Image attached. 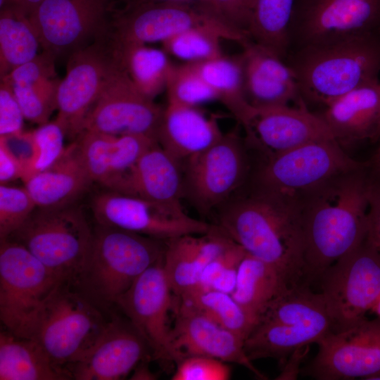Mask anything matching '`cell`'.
Listing matches in <instances>:
<instances>
[{"mask_svg": "<svg viewBox=\"0 0 380 380\" xmlns=\"http://www.w3.org/2000/svg\"><path fill=\"white\" fill-rule=\"evenodd\" d=\"M232 241L217 226L206 234L165 241L163 267L173 295L179 296L197 286L206 266Z\"/></svg>", "mask_w": 380, "mask_h": 380, "instance_id": "cell-26", "label": "cell"}, {"mask_svg": "<svg viewBox=\"0 0 380 380\" xmlns=\"http://www.w3.org/2000/svg\"><path fill=\"white\" fill-rule=\"evenodd\" d=\"M43 1L44 0H0V8L8 5H11L21 9L27 15H30Z\"/></svg>", "mask_w": 380, "mask_h": 380, "instance_id": "cell-50", "label": "cell"}, {"mask_svg": "<svg viewBox=\"0 0 380 380\" xmlns=\"http://www.w3.org/2000/svg\"><path fill=\"white\" fill-rule=\"evenodd\" d=\"M92 183L74 141L57 162L32 175L25 187L37 208H57L73 204Z\"/></svg>", "mask_w": 380, "mask_h": 380, "instance_id": "cell-29", "label": "cell"}, {"mask_svg": "<svg viewBox=\"0 0 380 380\" xmlns=\"http://www.w3.org/2000/svg\"><path fill=\"white\" fill-rule=\"evenodd\" d=\"M288 288L273 266L246 253L231 295L258 323L267 306Z\"/></svg>", "mask_w": 380, "mask_h": 380, "instance_id": "cell-31", "label": "cell"}, {"mask_svg": "<svg viewBox=\"0 0 380 380\" xmlns=\"http://www.w3.org/2000/svg\"><path fill=\"white\" fill-rule=\"evenodd\" d=\"M41 46L30 15L11 5L0 8V77L32 60Z\"/></svg>", "mask_w": 380, "mask_h": 380, "instance_id": "cell-32", "label": "cell"}, {"mask_svg": "<svg viewBox=\"0 0 380 380\" xmlns=\"http://www.w3.org/2000/svg\"><path fill=\"white\" fill-rule=\"evenodd\" d=\"M39 151L34 175L52 166L65 152V131L54 120L48 122L33 130Z\"/></svg>", "mask_w": 380, "mask_h": 380, "instance_id": "cell-43", "label": "cell"}, {"mask_svg": "<svg viewBox=\"0 0 380 380\" xmlns=\"http://www.w3.org/2000/svg\"><path fill=\"white\" fill-rule=\"evenodd\" d=\"M114 47L122 66L144 96L154 100L166 89L174 65L164 49L151 48L146 44Z\"/></svg>", "mask_w": 380, "mask_h": 380, "instance_id": "cell-35", "label": "cell"}, {"mask_svg": "<svg viewBox=\"0 0 380 380\" xmlns=\"http://www.w3.org/2000/svg\"><path fill=\"white\" fill-rule=\"evenodd\" d=\"M333 331L322 293L298 284L288 288L265 308L244 341L248 358L282 362L296 349L317 343Z\"/></svg>", "mask_w": 380, "mask_h": 380, "instance_id": "cell-5", "label": "cell"}, {"mask_svg": "<svg viewBox=\"0 0 380 380\" xmlns=\"http://www.w3.org/2000/svg\"><path fill=\"white\" fill-rule=\"evenodd\" d=\"M368 380H380V372L372 375Z\"/></svg>", "mask_w": 380, "mask_h": 380, "instance_id": "cell-56", "label": "cell"}, {"mask_svg": "<svg viewBox=\"0 0 380 380\" xmlns=\"http://www.w3.org/2000/svg\"><path fill=\"white\" fill-rule=\"evenodd\" d=\"M379 140H380V116H379V122H378V125H377V128L376 130L373 142H376V141H379Z\"/></svg>", "mask_w": 380, "mask_h": 380, "instance_id": "cell-55", "label": "cell"}, {"mask_svg": "<svg viewBox=\"0 0 380 380\" xmlns=\"http://www.w3.org/2000/svg\"><path fill=\"white\" fill-rule=\"evenodd\" d=\"M144 360L140 362L135 367L134 373L130 379L133 380H153L156 379V375L150 370L146 361Z\"/></svg>", "mask_w": 380, "mask_h": 380, "instance_id": "cell-51", "label": "cell"}, {"mask_svg": "<svg viewBox=\"0 0 380 380\" xmlns=\"http://www.w3.org/2000/svg\"><path fill=\"white\" fill-rule=\"evenodd\" d=\"M2 144L20 165L22 171V180L25 183L33 175L39 151L32 131H23L20 133L0 136Z\"/></svg>", "mask_w": 380, "mask_h": 380, "instance_id": "cell-44", "label": "cell"}, {"mask_svg": "<svg viewBox=\"0 0 380 380\" xmlns=\"http://www.w3.org/2000/svg\"><path fill=\"white\" fill-rule=\"evenodd\" d=\"M176 365L172 380H227L231 376L225 362L210 357L189 355Z\"/></svg>", "mask_w": 380, "mask_h": 380, "instance_id": "cell-42", "label": "cell"}, {"mask_svg": "<svg viewBox=\"0 0 380 380\" xmlns=\"http://www.w3.org/2000/svg\"><path fill=\"white\" fill-rule=\"evenodd\" d=\"M295 0H254L247 29L249 39L285 60Z\"/></svg>", "mask_w": 380, "mask_h": 380, "instance_id": "cell-34", "label": "cell"}, {"mask_svg": "<svg viewBox=\"0 0 380 380\" xmlns=\"http://www.w3.org/2000/svg\"><path fill=\"white\" fill-rule=\"evenodd\" d=\"M245 139L233 130L182 165L183 198L203 216H210L239 192L250 162Z\"/></svg>", "mask_w": 380, "mask_h": 380, "instance_id": "cell-9", "label": "cell"}, {"mask_svg": "<svg viewBox=\"0 0 380 380\" xmlns=\"http://www.w3.org/2000/svg\"><path fill=\"white\" fill-rule=\"evenodd\" d=\"M118 0H44L31 13L43 51L69 56L109 28Z\"/></svg>", "mask_w": 380, "mask_h": 380, "instance_id": "cell-15", "label": "cell"}, {"mask_svg": "<svg viewBox=\"0 0 380 380\" xmlns=\"http://www.w3.org/2000/svg\"><path fill=\"white\" fill-rule=\"evenodd\" d=\"M24 115L11 86L4 81L0 83V136H7L23 131Z\"/></svg>", "mask_w": 380, "mask_h": 380, "instance_id": "cell-46", "label": "cell"}, {"mask_svg": "<svg viewBox=\"0 0 380 380\" xmlns=\"http://www.w3.org/2000/svg\"><path fill=\"white\" fill-rule=\"evenodd\" d=\"M370 185L366 162L298 198L303 237V277L320 279L329 267L365 239Z\"/></svg>", "mask_w": 380, "mask_h": 380, "instance_id": "cell-1", "label": "cell"}, {"mask_svg": "<svg viewBox=\"0 0 380 380\" xmlns=\"http://www.w3.org/2000/svg\"><path fill=\"white\" fill-rule=\"evenodd\" d=\"M96 224L167 241L186 234H203L213 223L187 215L181 204L157 203L108 190L91 202Z\"/></svg>", "mask_w": 380, "mask_h": 380, "instance_id": "cell-14", "label": "cell"}, {"mask_svg": "<svg viewBox=\"0 0 380 380\" xmlns=\"http://www.w3.org/2000/svg\"><path fill=\"white\" fill-rule=\"evenodd\" d=\"M317 344V354L306 371L315 379L368 380L380 372V319L331 331Z\"/></svg>", "mask_w": 380, "mask_h": 380, "instance_id": "cell-19", "label": "cell"}, {"mask_svg": "<svg viewBox=\"0 0 380 380\" xmlns=\"http://www.w3.org/2000/svg\"><path fill=\"white\" fill-rule=\"evenodd\" d=\"M215 212L222 232L245 251L273 266L289 287L303 277V237L295 201L252 186Z\"/></svg>", "mask_w": 380, "mask_h": 380, "instance_id": "cell-2", "label": "cell"}, {"mask_svg": "<svg viewBox=\"0 0 380 380\" xmlns=\"http://www.w3.org/2000/svg\"><path fill=\"white\" fill-rule=\"evenodd\" d=\"M25 187L0 185V240L8 238L36 209Z\"/></svg>", "mask_w": 380, "mask_h": 380, "instance_id": "cell-41", "label": "cell"}, {"mask_svg": "<svg viewBox=\"0 0 380 380\" xmlns=\"http://www.w3.org/2000/svg\"><path fill=\"white\" fill-rule=\"evenodd\" d=\"M1 380H68L69 373L58 367L34 338L0 333Z\"/></svg>", "mask_w": 380, "mask_h": 380, "instance_id": "cell-30", "label": "cell"}, {"mask_svg": "<svg viewBox=\"0 0 380 380\" xmlns=\"http://www.w3.org/2000/svg\"><path fill=\"white\" fill-rule=\"evenodd\" d=\"M66 73L57 91L55 119L66 137L76 139L84 121L99 98L108 77L120 64L107 32L68 58Z\"/></svg>", "mask_w": 380, "mask_h": 380, "instance_id": "cell-13", "label": "cell"}, {"mask_svg": "<svg viewBox=\"0 0 380 380\" xmlns=\"http://www.w3.org/2000/svg\"><path fill=\"white\" fill-rule=\"evenodd\" d=\"M223 134L215 117H208L194 106L167 102L156 139L182 166L186 160L213 145Z\"/></svg>", "mask_w": 380, "mask_h": 380, "instance_id": "cell-27", "label": "cell"}, {"mask_svg": "<svg viewBox=\"0 0 380 380\" xmlns=\"http://www.w3.org/2000/svg\"><path fill=\"white\" fill-rule=\"evenodd\" d=\"M310 349V345L301 346L293 350L287 357L281 372L277 376V380H294L298 378L301 363L305 360Z\"/></svg>", "mask_w": 380, "mask_h": 380, "instance_id": "cell-49", "label": "cell"}, {"mask_svg": "<svg viewBox=\"0 0 380 380\" xmlns=\"http://www.w3.org/2000/svg\"><path fill=\"white\" fill-rule=\"evenodd\" d=\"M253 3L254 0H209L203 6L229 26L248 37Z\"/></svg>", "mask_w": 380, "mask_h": 380, "instance_id": "cell-45", "label": "cell"}, {"mask_svg": "<svg viewBox=\"0 0 380 380\" xmlns=\"http://www.w3.org/2000/svg\"><path fill=\"white\" fill-rule=\"evenodd\" d=\"M367 163L370 173L372 175L380 177V151H376Z\"/></svg>", "mask_w": 380, "mask_h": 380, "instance_id": "cell-53", "label": "cell"}, {"mask_svg": "<svg viewBox=\"0 0 380 380\" xmlns=\"http://www.w3.org/2000/svg\"><path fill=\"white\" fill-rule=\"evenodd\" d=\"M220 101L241 124L252 106L245 93L243 65L240 56H221L210 60L191 63Z\"/></svg>", "mask_w": 380, "mask_h": 380, "instance_id": "cell-33", "label": "cell"}, {"mask_svg": "<svg viewBox=\"0 0 380 380\" xmlns=\"http://www.w3.org/2000/svg\"><path fill=\"white\" fill-rule=\"evenodd\" d=\"M370 176L371 185L366 239L380 253V177L371 174Z\"/></svg>", "mask_w": 380, "mask_h": 380, "instance_id": "cell-47", "label": "cell"}, {"mask_svg": "<svg viewBox=\"0 0 380 380\" xmlns=\"http://www.w3.org/2000/svg\"><path fill=\"white\" fill-rule=\"evenodd\" d=\"M379 29L380 0H295L289 53Z\"/></svg>", "mask_w": 380, "mask_h": 380, "instance_id": "cell-16", "label": "cell"}, {"mask_svg": "<svg viewBox=\"0 0 380 380\" xmlns=\"http://www.w3.org/2000/svg\"><path fill=\"white\" fill-rule=\"evenodd\" d=\"M75 141L92 182L108 190L157 141L143 135L114 136L90 131H83Z\"/></svg>", "mask_w": 380, "mask_h": 380, "instance_id": "cell-24", "label": "cell"}, {"mask_svg": "<svg viewBox=\"0 0 380 380\" xmlns=\"http://www.w3.org/2000/svg\"><path fill=\"white\" fill-rule=\"evenodd\" d=\"M224 39L217 31L195 27L180 32L163 42L164 50L186 63H197L222 56L220 41Z\"/></svg>", "mask_w": 380, "mask_h": 380, "instance_id": "cell-38", "label": "cell"}, {"mask_svg": "<svg viewBox=\"0 0 380 380\" xmlns=\"http://www.w3.org/2000/svg\"><path fill=\"white\" fill-rule=\"evenodd\" d=\"M163 257L139 277L116 305L144 338L154 359L167 367L182 357L170 338L168 322L173 293L163 270Z\"/></svg>", "mask_w": 380, "mask_h": 380, "instance_id": "cell-18", "label": "cell"}, {"mask_svg": "<svg viewBox=\"0 0 380 380\" xmlns=\"http://www.w3.org/2000/svg\"><path fill=\"white\" fill-rule=\"evenodd\" d=\"M166 90L167 102L196 107L217 100L214 90L205 82L191 63L174 66Z\"/></svg>", "mask_w": 380, "mask_h": 380, "instance_id": "cell-39", "label": "cell"}, {"mask_svg": "<svg viewBox=\"0 0 380 380\" xmlns=\"http://www.w3.org/2000/svg\"><path fill=\"white\" fill-rule=\"evenodd\" d=\"M195 27L215 30L224 39L240 44L247 39L202 4L189 3H146L115 8L107 33L114 46L122 48L163 42Z\"/></svg>", "mask_w": 380, "mask_h": 380, "instance_id": "cell-10", "label": "cell"}, {"mask_svg": "<svg viewBox=\"0 0 380 380\" xmlns=\"http://www.w3.org/2000/svg\"><path fill=\"white\" fill-rule=\"evenodd\" d=\"M173 309L170 338L182 359L189 355L210 357L241 365L259 379H267L247 356L243 338L177 299L173 300Z\"/></svg>", "mask_w": 380, "mask_h": 380, "instance_id": "cell-22", "label": "cell"}, {"mask_svg": "<svg viewBox=\"0 0 380 380\" xmlns=\"http://www.w3.org/2000/svg\"><path fill=\"white\" fill-rule=\"evenodd\" d=\"M335 139L308 142L264 159L253 186L295 201L329 179L362 167Z\"/></svg>", "mask_w": 380, "mask_h": 380, "instance_id": "cell-11", "label": "cell"}, {"mask_svg": "<svg viewBox=\"0 0 380 380\" xmlns=\"http://www.w3.org/2000/svg\"><path fill=\"white\" fill-rule=\"evenodd\" d=\"M379 146H378V148L376 149V151H380V140L379 141Z\"/></svg>", "mask_w": 380, "mask_h": 380, "instance_id": "cell-57", "label": "cell"}, {"mask_svg": "<svg viewBox=\"0 0 380 380\" xmlns=\"http://www.w3.org/2000/svg\"><path fill=\"white\" fill-rule=\"evenodd\" d=\"M371 311L374 312L378 316L379 319H380V295L371 309Z\"/></svg>", "mask_w": 380, "mask_h": 380, "instance_id": "cell-54", "label": "cell"}, {"mask_svg": "<svg viewBox=\"0 0 380 380\" xmlns=\"http://www.w3.org/2000/svg\"><path fill=\"white\" fill-rule=\"evenodd\" d=\"M151 350L127 318L109 319L93 346L68 370L72 379L118 380L125 377Z\"/></svg>", "mask_w": 380, "mask_h": 380, "instance_id": "cell-21", "label": "cell"}, {"mask_svg": "<svg viewBox=\"0 0 380 380\" xmlns=\"http://www.w3.org/2000/svg\"><path fill=\"white\" fill-rule=\"evenodd\" d=\"M165 241L96 224L83 267L72 283L104 310L116 305L164 253Z\"/></svg>", "mask_w": 380, "mask_h": 380, "instance_id": "cell-4", "label": "cell"}, {"mask_svg": "<svg viewBox=\"0 0 380 380\" xmlns=\"http://www.w3.org/2000/svg\"><path fill=\"white\" fill-rule=\"evenodd\" d=\"M62 282L23 246L0 240V319L6 330L32 338L47 300Z\"/></svg>", "mask_w": 380, "mask_h": 380, "instance_id": "cell-7", "label": "cell"}, {"mask_svg": "<svg viewBox=\"0 0 380 380\" xmlns=\"http://www.w3.org/2000/svg\"><path fill=\"white\" fill-rule=\"evenodd\" d=\"M60 81L57 77H43L8 84L25 118L41 125L48 122L53 111L57 110V91Z\"/></svg>", "mask_w": 380, "mask_h": 380, "instance_id": "cell-37", "label": "cell"}, {"mask_svg": "<svg viewBox=\"0 0 380 380\" xmlns=\"http://www.w3.org/2000/svg\"><path fill=\"white\" fill-rule=\"evenodd\" d=\"M240 125L248 148L259 153L263 160L308 142L334 139L321 116L310 111L305 103L295 106H252Z\"/></svg>", "mask_w": 380, "mask_h": 380, "instance_id": "cell-20", "label": "cell"}, {"mask_svg": "<svg viewBox=\"0 0 380 380\" xmlns=\"http://www.w3.org/2000/svg\"><path fill=\"white\" fill-rule=\"evenodd\" d=\"M124 4L123 7L132 6L146 3L168 2V3H189L205 5L209 0H119Z\"/></svg>", "mask_w": 380, "mask_h": 380, "instance_id": "cell-52", "label": "cell"}, {"mask_svg": "<svg viewBox=\"0 0 380 380\" xmlns=\"http://www.w3.org/2000/svg\"><path fill=\"white\" fill-rule=\"evenodd\" d=\"M93 229L74 204L39 208L8 238L26 248L63 281L73 283L89 249Z\"/></svg>", "mask_w": 380, "mask_h": 380, "instance_id": "cell-6", "label": "cell"}, {"mask_svg": "<svg viewBox=\"0 0 380 380\" xmlns=\"http://www.w3.org/2000/svg\"><path fill=\"white\" fill-rule=\"evenodd\" d=\"M103 310L73 284L62 282L47 300L32 338L55 365L68 372L106 327Z\"/></svg>", "mask_w": 380, "mask_h": 380, "instance_id": "cell-8", "label": "cell"}, {"mask_svg": "<svg viewBox=\"0 0 380 380\" xmlns=\"http://www.w3.org/2000/svg\"><path fill=\"white\" fill-rule=\"evenodd\" d=\"M286 59L305 103L325 107L379 80L380 29L307 45L290 51Z\"/></svg>", "mask_w": 380, "mask_h": 380, "instance_id": "cell-3", "label": "cell"}, {"mask_svg": "<svg viewBox=\"0 0 380 380\" xmlns=\"http://www.w3.org/2000/svg\"><path fill=\"white\" fill-rule=\"evenodd\" d=\"M163 113V108L137 89L120 62L87 115L82 132L156 139Z\"/></svg>", "mask_w": 380, "mask_h": 380, "instance_id": "cell-17", "label": "cell"}, {"mask_svg": "<svg viewBox=\"0 0 380 380\" xmlns=\"http://www.w3.org/2000/svg\"><path fill=\"white\" fill-rule=\"evenodd\" d=\"M239 56L248 103L255 108L300 105L303 99L296 75L283 58L251 39Z\"/></svg>", "mask_w": 380, "mask_h": 380, "instance_id": "cell-23", "label": "cell"}, {"mask_svg": "<svg viewBox=\"0 0 380 380\" xmlns=\"http://www.w3.org/2000/svg\"><path fill=\"white\" fill-rule=\"evenodd\" d=\"M175 297L180 303L203 315L244 341L257 324L232 295L227 293L196 286Z\"/></svg>", "mask_w": 380, "mask_h": 380, "instance_id": "cell-36", "label": "cell"}, {"mask_svg": "<svg viewBox=\"0 0 380 380\" xmlns=\"http://www.w3.org/2000/svg\"><path fill=\"white\" fill-rule=\"evenodd\" d=\"M23 171L15 158L0 144V183L7 184L17 179H22Z\"/></svg>", "mask_w": 380, "mask_h": 380, "instance_id": "cell-48", "label": "cell"}, {"mask_svg": "<svg viewBox=\"0 0 380 380\" xmlns=\"http://www.w3.org/2000/svg\"><path fill=\"white\" fill-rule=\"evenodd\" d=\"M110 191L157 203L181 204L182 167L156 141Z\"/></svg>", "mask_w": 380, "mask_h": 380, "instance_id": "cell-25", "label": "cell"}, {"mask_svg": "<svg viewBox=\"0 0 380 380\" xmlns=\"http://www.w3.org/2000/svg\"><path fill=\"white\" fill-rule=\"evenodd\" d=\"M320 280L333 331L349 328L365 319L380 295V253L365 238Z\"/></svg>", "mask_w": 380, "mask_h": 380, "instance_id": "cell-12", "label": "cell"}, {"mask_svg": "<svg viewBox=\"0 0 380 380\" xmlns=\"http://www.w3.org/2000/svg\"><path fill=\"white\" fill-rule=\"evenodd\" d=\"M246 253L242 246L232 241L206 266L197 286L232 294L239 265Z\"/></svg>", "mask_w": 380, "mask_h": 380, "instance_id": "cell-40", "label": "cell"}, {"mask_svg": "<svg viewBox=\"0 0 380 380\" xmlns=\"http://www.w3.org/2000/svg\"><path fill=\"white\" fill-rule=\"evenodd\" d=\"M318 114L341 146L373 142L380 116L379 79L337 98Z\"/></svg>", "mask_w": 380, "mask_h": 380, "instance_id": "cell-28", "label": "cell"}]
</instances>
